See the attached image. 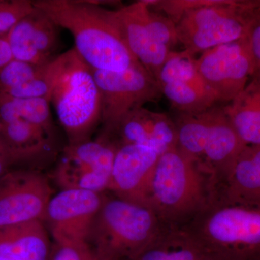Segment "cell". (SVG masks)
Returning <instances> with one entry per match:
<instances>
[{
	"label": "cell",
	"mask_w": 260,
	"mask_h": 260,
	"mask_svg": "<svg viewBox=\"0 0 260 260\" xmlns=\"http://www.w3.org/2000/svg\"><path fill=\"white\" fill-rule=\"evenodd\" d=\"M32 4L71 32L75 50L93 69L119 72L139 64L127 47L115 10L80 0H37Z\"/></svg>",
	"instance_id": "1"
},
{
	"label": "cell",
	"mask_w": 260,
	"mask_h": 260,
	"mask_svg": "<svg viewBox=\"0 0 260 260\" xmlns=\"http://www.w3.org/2000/svg\"><path fill=\"white\" fill-rule=\"evenodd\" d=\"M216 195L215 177L177 147L159 157L150 183L148 206L167 225L181 227Z\"/></svg>",
	"instance_id": "2"
},
{
	"label": "cell",
	"mask_w": 260,
	"mask_h": 260,
	"mask_svg": "<svg viewBox=\"0 0 260 260\" xmlns=\"http://www.w3.org/2000/svg\"><path fill=\"white\" fill-rule=\"evenodd\" d=\"M46 73L51 85L50 104L69 144L90 140L102 121V99L91 67L74 48L46 65Z\"/></svg>",
	"instance_id": "3"
},
{
	"label": "cell",
	"mask_w": 260,
	"mask_h": 260,
	"mask_svg": "<svg viewBox=\"0 0 260 260\" xmlns=\"http://www.w3.org/2000/svg\"><path fill=\"white\" fill-rule=\"evenodd\" d=\"M206 251L223 260H260V207L216 196L181 226Z\"/></svg>",
	"instance_id": "4"
},
{
	"label": "cell",
	"mask_w": 260,
	"mask_h": 260,
	"mask_svg": "<svg viewBox=\"0 0 260 260\" xmlns=\"http://www.w3.org/2000/svg\"><path fill=\"white\" fill-rule=\"evenodd\" d=\"M168 225L150 207L105 196L88 244L99 260H133Z\"/></svg>",
	"instance_id": "5"
},
{
	"label": "cell",
	"mask_w": 260,
	"mask_h": 260,
	"mask_svg": "<svg viewBox=\"0 0 260 260\" xmlns=\"http://www.w3.org/2000/svg\"><path fill=\"white\" fill-rule=\"evenodd\" d=\"M174 121L177 148L210 173L218 185L246 146L223 107L180 114Z\"/></svg>",
	"instance_id": "6"
},
{
	"label": "cell",
	"mask_w": 260,
	"mask_h": 260,
	"mask_svg": "<svg viewBox=\"0 0 260 260\" xmlns=\"http://www.w3.org/2000/svg\"><path fill=\"white\" fill-rule=\"evenodd\" d=\"M257 0H205L176 23L178 43L191 56L248 37Z\"/></svg>",
	"instance_id": "7"
},
{
	"label": "cell",
	"mask_w": 260,
	"mask_h": 260,
	"mask_svg": "<svg viewBox=\"0 0 260 260\" xmlns=\"http://www.w3.org/2000/svg\"><path fill=\"white\" fill-rule=\"evenodd\" d=\"M92 70L102 99L103 132L113 129L132 111L162 95L156 80L140 63L119 72Z\"/></svg>",
	"instance_id": "8"
},
{
	"label": "cell",
	"mask_w": 260,
	"mask_h": 260,
	"mask_svg": "<svg viewBox=\"0 0 260 260\" xmlns=\"http://www.w3.org/2000/svg\"><path fill=\"white\" fill-rule=\"evenodd\" d=\"M118 146L99 137L68 144L54 171V179L63 189H83L103 193L108 190Z\"/></svg>",
	"instance_id": "9"
},
{
	"label": "cell",
	"mask_w": 260,
	"mask_h": 260,
	"mask_svg": "<svg viewBox=\"0 0 260 260\" xmlns=\"http://www.w3.org/2000/svg\"><path fill=\"white\" fill-rule=\"evenodd\" d=\"M195 67L218 102L230 104L255 73L248 37L205 51L195 58Z\"/></svg>",
	"instance_id": "10"
},
{
	"label": "cell",
	"mask_w": 260,
	"mask_h": 260,
	"mask_svg": "<svg viewBox=\"0 0 260 260\" xmlns=\"http://www.w3.org/2000/svg\"><path fill=\"white\" fill-rule=\"evenodd\" d=\"M105 195L83 189H63L51 198L44 222L56 245L88 244Z\"/></svg>",
	"instance_id": "11"
},
{
	"label": "cell",
	"mask_w": 260,
	"mask_h": 260,
	"mask_svg": "<svg viewBox=\"0 0 260 260\" xmlns=\"http://www.w3.org/2000/svg\"><path fill=\"white\" fill-rule=\"evenodd\" d=\"M52 189L34 170L7 172L0 178V226L32 220L44 222Z\"/></svg>",
	"instance_id": "12"
},
{
	"label": "cell",
	"mask_w": 260,
	"mask_h": 260,
	"mask_svg": "<svg viewBox=\"0 0 260 260\" xmlns=\"http://www.w3.org/2000/svg\"><path fill=\"white\" fill-rule=\"evenodd\" d=\"M194 59L184 51H173L155 78L162 95L181 114L205 112L218 102L197 70Z\"/></svg>",
	"instance_id": "13"
},
{
	"label": "cell",
	"mask_w": 260,
	"mask_h": 260,
	"mask_svg": "<svg viewBox=\"0 0 260 260\" xmlns=\"http://www.w3.org/2000/svg\"><path fill=\"white\" fill-rule=\"evenodd\" d=\"M160 155L142 145L119 146L107 191L121 199L148 206L150 183Z\"/></svg>",
	"instance_id": "14"
},
{
	"label": "cell",
	"mask_w": 260,
	"mask_h": 260,
	"mask_svg": "<svg viewBox=\"0 0 260 260\" xmlns=\"http://www.w3.org/2000/svg\"><path fill=\"white\" fill-rule=\"evenodd\" d=\"M101 136L112 140L118 146L142 145L160 154L177 146L175 121L167 114L152 112L144 107L132 111L113 129L102 132Z\"/></svg>",
	"instance_id": "15"
},
{
	"label": "cell",
	"mask_w": 260,
	"mask_h": 260,
	"mask_svg": "<svg viewBox=\"0 0 260 260\" xmlns=\"http://www.w3.org/2000/svg\"><path fill=\"white\" fill-rule=\"evenodd\" d=\"M59 27L44 12L34 7L31 13L6 34L15 59L45 66L55 59Z\"/></svg>",
	"instance_id": "16"
},
{
	"label": "cell",
	"mask_w": 260,
	"mask_h": 260,
	"mask_svg": "<svg viewBox=\"0 0 260 260\" xmlns=\"http://www.w3.org/2000/svg\"><path fill=\"white\" fill-rule=\"evenodd\" d=\"M149 10L148 0H143L115 11L130 51L155 79L173 51L154 37L148 24Z\"/></svg>",
	"instance_id": "17"
},
{
	"label": "cell",
	"mask_w": 260,
	"mask_h": 260,
	"mask_svg": "<svg viewBox=\"0 0 260 260\" xmlns=\"http://www.w3.org/2000/svg\"><path fill=\"white\" fill-rule=\"evenodd\" d=\"M217 196L233 203L260 207V145L245 147L217 185Z\"/></svg>",
	"instance_id": "18"
},
{
	"label": "cell",
	"mask_w": 260,
	"mask_h": 260,
	"mask_svg": "<svg viewBox=\"0 0 260 260\" xmlns=\"http://www.w3.org/2000/svg\"><path fill=\"white\" fill-rule=\"evenodd\" d=\"M49 248L42 220L0 226V260H47Z\"/></svg>",
	"instance_id": "19"
},
{
	"label": "cell",
	"mask_w": 260,
	"mask_h": 260,
	"mask_svg": "<svg viewBox=\"0 0 260 260\" xmlns=\"http://www.w3.org/2000/svg\"><path fill=\"white\" fill-rule=\"evenodd\" d=\"M52 135L23 119L0 122V139L13 164L40 162L51 154Z\"/></svg>",
	"instance_id": "20"
},
{
	"label": "cell",
	"mask_w": 260,
	"mask_h": 260,
	"mask_svg": "<svg viewBox=\"0 0 260 260\" xmlns=\"http://www.w3.org/2000/svg\"><path fill=\"white\" fill-rule=\"evenodd\" d=\"M246 146L260 145V73H254L244 90L223 107Z\"/></svg>",
	"instance_id": "21"
},
{
	"label": "cell",
	"mask_w": 260,
	"mask_h": 260,
	"mask_svg": "<svg viewBox=\"0 0 260 260\" xmlns=\"http://www.w3.org/2000/svg\"><path fill=\"white\" fill-rule=\"evenodd\" d=\"M207 255L184 229L168 225L133 260H203Z\"/></svg>",
	"instance_id": "22"
},
{
	"label": "cell",
	"mask_w": 260,
	"mask_h": 260,
	"mask_svg": "<svg viewBox=\"0 0 260 260\" xmlns=\"http://www.w3.org/2000/svg\"><path fill=\"white\" fill-rule=\"evenodd\" d=\"M23 119L54 134L50 112V101L45 98L17 99L0 92V122Z\"/></svg>",
	"instance_id": "23"
},
{
	"label": "cell",
	"mask_w": 260,
	"mask_h": 260,
	"mask_svg": "<svg viewBox=\"0 0 260 260\" xmlns=\"http://www.w3.org/2000/svg\"><path fill=\"white\" fill-rule=\"evenodd\" d=\"M43 67L14 59L0 72V91L27 83L40 73Z\"/></svg>",
	"instance_id": "24"
},
{
	"label": "cell",
	"mask_w": 260,
	"mask_h": 260,
	"mask_svg": "<svg viewBox=\"0 0 260 260\" xmlns=\"http://www.w3.org/2000/svg\"><path fill=\"white\" fill-rule=\"evenodd\" d=\"M32 1H0V36H5L34 10Z\"/></svg>",
	"instance_id": "25"
},
{
	"label": "cell",
	"mask_w": 260,
	"mask_h": 260,
	"mask_svg": "<svg viewBox=\"0 0 260 260\" xmlns=\"http://www.w3.org/2000/svg\"><path fill=\"white\" fill-rule=\"evenodd\" d=\"M0 92L17 99L45 98L49 100L51 85L46 73V65L43 67L40 73L37 76L27 83Z\"/></svg>",
	"instance_id": "26"
},
{
	"label": "cell",
	"mask_w": 260,
	"mask_h": 260,
	"mask_svg": "<svg viewBox=\"0 0 260 260\" xmlns=\"http://www.w3.org/2000/svg\"><path fill=\"white\" fill-rule=\"evenodd\" d=\"M53 260H99L88 244L56 245Z\"/></svg>",
	"instance_id": "27"
},
{
	"label": "cell",
	"mask_w": 260,
	"mask_h": 260,
	"mask_svg": "<svg viewBox=\"0 0 260 260\" xmlns=\"http://www.w3.org/2000/svg\"><path fill=\"white\" fill-rule=\"evenodd\" d=\"M248 39L255 65L254 73H260V0H257V7L254 11Z\"/></svg>",
	"instance_id": "28"
},
{
	"label": "cell",
	"mask_w": 260,
	"mask_h": 260,
	"mask_svg": "<svg viewBox=\"0 0 260 260\" xmlns=\"http://www.w3.org/2000/svg\"><path fill=\"white\" fill-rule=\"evenodd\" d=\"M14 59V55L6 35L0 36V72Z\"/></svg>",
	"instance_id": "29"
},
{
	"label": "cell",
	"mask_w": 260,
	"mask_h": 260,
	"mask_svg": "<svg viewBox=\"0 0 260 260\" xmlns=\"http://www.w3.org/2000/svg\"><path fill=\"white\" fill-rule=\"evenodd\" d=\"M13 162L9 151L3 142L0 139V178L4 176L8 168L13 165Z\"/></svg>",
	"instance_id": "30"
},
{
	"label": "cell",
	"mask_w": 260,
	"mask_h": 260,
	"mask_svg": "<svg viewBox=\"0 0 260 260\" xmlns=\"http://www.w3.org/2000/svg\"><path fill=\"white\" fill-rule=\"evenodd\" d=\"M203 260H223L220 259V258L218 257V256L210 255V254H208L204 259Z\"/></svg>",
	"instance_id": "31"
}]
</instances>
